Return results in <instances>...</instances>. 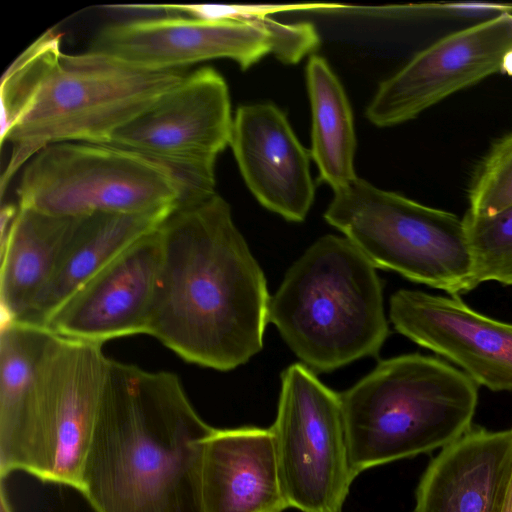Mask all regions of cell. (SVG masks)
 <instances>
[{
	"mask_svg": "<svg viewBox=\"0 0 512 512\" xmlns=\"http://www.w3.org/2000/svg\"><path fill=\"white\" fill-rule=\"evenodd\" d=\"M162 256L146 334L188 363L230 371L263 347L264 273L218 194L177 203L159 225Z\"/></svg>",
	"mask_w": 512,
	"mask_h": 512,
	"instance_id": "6da1fadb",
	"label": "cell"
},
{
	"mask_svg": "<svg viewBox=\"0 0 512 512\" xmlns=\"http://www.w3.org/2000/svg\"><path fill=\"white\" fill-rule=\"evenodd\" d=\"M214 429L176 374L109 358L79 492L95 512H204L202 462Z\"/></svg>",
	"mask_w": 512,
	"mask_h": 512,
	"instance_id": "7a4b0ae2",
	"label": "cell"
},
{
	"mask_svg": "<svg viewBox=\"0 0 512 512\" xmlns=\"http://www.w3.org/2000/svg\"><path fill=\"white\" fill-rule=\"evenodd\" d=\"M268 322L313 372L375 357L389 335L376 267L346 237L318 238L285 273Z\"/></svg>",
	"mask_w": 512,
	"mask_h": 512,
	"instance_id": "3957f363",
	"label": "cell"
},
{
	"mask_svg": "<svg viewBox=\"0 0 512 512\" xmlns=\"http://www.w3.org/2000/svg\"><path fill=\"white\" fill-rule=\"evenodd\" d=\"M354 472L428 453L472 428L477 384L418 353L380 361L339 394Z\"/></svg>",
	"mask_w": 512,
	"mask_h": 512,
	"instance_id": "277c9868",
	"label": "cell"
},
{
	"mask_svg": "<svg viewBox=\"0 0 512 512\" xmlns=\"http://www.w3.org/2000/svg\"><path fill=\"white\" fill-rule=\"evenodd\" d=\"M182 69L150 70L88 51L61 58L38 94L1 139L12 144L1 194L14 173L48 145L105 144L118 128L183 81Z\"/></svg>",
	"mask_w": 512,
	"mask_h": 512,
	"instance_id": "5b68a950",
	"label": "cell"
},
{
	"mask_svg": "<svg viewBox=\"0 0 512 512\" xmlns=\"http://www.w3.org/2000/svg\"><path fill=\"white\" fill-rule=\"evenodd\" d=\"M325 220L376 267L452 296L476 287L462 219L359 177L333 191Z\"/></svg>",
	"mask_w": 512,
	"mask_h": 512,
	"instance_id": "8992f818",
	"label": "cell"
},
{
	"mask_svg": "<svg viewBox=\"0 0 512 512\" xmlns=\"http://www.w3.org/2000/svg\"><path fill=\"white\" fill-rule=\"evenodd\" d=\"M20 208L82 217L141 213L176 205L181 187L166 165L121 147L62 142L48 145L25 166Z\"/></svg>",
	"mask_w": 512,
	"mask_h": 512,
	"instance_id": "52a82bcc",
	"label": "cell"
},
{
	"mask_svg": "<svg viewBox=\"0 0 512 512\" xmlns=\"http://www.w3.org/2000/svg\"><path fill=\"white\" fill-rule=\"evenodd\" d=\"M289 508L341 512L352 482L339 394L302 363L281 374L277 416L270 427Z\"/></svg>",
	"mask_w": 512,
	"mask_h": 512,
	"instance_id": "ba28073f",
	"label": "cell"
},
{
	"mask_svg": "<svg viewBox=\"0 0 512 512\" xmlns=\"http://www.w3.org/2000/svg\"><path fill=\"white\" fill-rule=\"evenodd\" d=\"M233 119L227 84L213 68L186 75L149 109L113 132L107 145L128 149L171 169L178 203L215 192V161L230 144Z\"/></svg>",
	"mask_w": 512,
	"mask_h": 512,
	"instance_id": "9c48e42d",
	"label": "cell"
},
{
	"mask_svg": "<svg viewBox=\"0 0 512 512\" xmlns=\"http://www.w3.org/2000/svg\"><path fill=\"white\" fill-rule=\"evenodd\" d=\"M102 344L55 335L40 368L28 473L79 491L108 360Z\"/></svg>",
	"mask_w": 512,
	"mask_h": 512,
	"instance_id": "30bf717a",
	"label": "cell"
},
{
	"mask_svg": "<svg viewBox=\"0 0 512 512\" xmlns=\"http://www.w3.org/2000/svg\"><path fill=\"white\" fill-rule=\"evenodd\" d=\"M511 50V11L447 34L380 83L366 117L378 127L412 120L446 97L500 72Z\"/></svg>",
	"mask_w": 512,
	"mask_h": 512,
	"instance_id": "8fae6325",
	"label": "cell"
},
{
	"mask_svg": "<svg viewBox=\"0 0 512 512\" xmlns=\"http://www.w3.org/2000/svg\"><path fill=\"white\" fill-rule=\"evenodd\" d=\"M395 330L459 366L477 385L512 391V324L445 297L400 289L389 301Z\"/></svg>",
	"mask_w": 512,
	"mask_h": 512,
	"instance_id": "7c38bea8",
	"label": "cell"
},
{
	"mask_svg": "<svg viewBox=\"0 0 512 512\" xmlns=\"http://www.w3.org/2000/svg\"><path fill=\"white\" fill-rule=\"evenodd\" d=\"M89 51L150 70L217 58L232 59L245 70L272 53V39L250 21L166 16L107 25Z\"/></svg>",
	"mask_w": 512,
	"mask_h": 512,
	"instance_id": "4fadbf2b",
	"label": "cell"
},
{
	"mask_svg": "<svg viewBox=\"0 0 512 512\" xmlns=\"http://www.w3.org/2000/svg\"><path fill=\"white\" fill-rule=\"evenodd\" d=\"M161 256L158 226L80 286L43 327L62 338L102 345L146 334Z\"/></svg>",
	"mask_w": 512,
	"mask_h": 512,
	"instance_id": "5bb4252c",
	"label": "cell"
},
{
	"mask_svg": "<svg viewBox=\"0 0 512 512\" xmlns=\"http://www.w3.org/2000/svg\"><path fill=\"white\" fill-rule=\"evenodd\" d=\"M229 145L247 187L262 206L288 221L306 218L315 194L311 154L277 106H240Z\"/></svg>",
	"mask_w": 512,
	"mask_h": 512,
	"instance_id": "9a60e30c",
	"label": "cell"
},
{
	"mask_svg": "<svg viewBox=\"0 0 512 512\" xmlns=\"http://www.w3.org/2000/svg\"><path fill=\"white\" fill-rule=\"evenodd\" d=\"M511 470L512 429L472 427L429 462L413 512H499Z\"/></svg>",
	"mask_w": 512,
	"mask_h": 512,
	"instance_id": "2e32d148",
	"label": "cell"
},
{
	"mask_svg": "<svg viewBox=\"0 0 512 512\" xmlns=\"http://www.w3.org/2000/svg\"><path fill=\"white\" fill-rule=\"evenodd\" d=\"M204 512H284L271 428L214 429L202 462Z\"/></svg>",
	"mask_w": 512,
	"mask_h": 512,
	"instance_id": "e0dca14e",
	"label": "cell"
},
{
	"mask_svg": "<svg viewBox=\"0 0 512 512\" xmlns=\"http://www.w3.org/2000/svg\"><path fill=\"white\" fill-rule=\"evenodd\" d=\"M176 205L141 213H95L79 217L53 276L20 320L44 326L80 286L144 235L155 230Z\"/></svg>",
	"mask_w": 512,
	"mask_h": 512,
	"instance_id": "ac0fdd59",
	"label": "cell"
},
{
	"mask_svg": "<svg viewBox=\"0 0 512 512\" xmlns=\"http://www.w3.org/2000/svg\"><path fill=\"white\" fill-rule=\"evenodd\" d=\"M55 334L27 322L0 331V477L28 473L30 435L42 362Z\"/></svg>",
	"mask_w": 512,
	"mask_h": 512,
	"instance_id": "d6986e66",
	"label": "cell"
},
{
	"mask_svg": "<svg viewBox=\"0 0 512 512\" xmlns=\"http://www.w3.org/2000/svg\"><path fill=\"white\" fill-rule=\"evenodd\" d=\"M79 217L18 207L1 240L0 300L3 321H20L54 274Z\"/></svg>",
	"mask_w": 512,
	"mask_h": 512,
	"instance_id": "ffe728a7",
	"label": "cell"
},
{
	"mask_svg": "<svg viewBox=\"0 0 512 512\" xmlns=\"http://www.w3.org/2000/svg\"><path fill=\"white\" fill-rule=\"evenodd\" d=\"M311 105V157L319 178L333 191L357 178L354 169L356 135L344 88L327 60L311 55L306 66Z\"/></svg>",
	"mask_w": 512,
	"mask_h": 512,
	"instance_id": "44dd1931",
	"label": "cell"
},
{
	"mask_svg": "<svg viewBox=\"0 0 512 512\" xmlns=\"http://www.w3.org/2000/svg\"><path fill=\"white\" fill-rule=\"evenodd\" d=\"M61 34L48 30L24 50L1 80V139L32 103L57 66Z\"/></svg>",
	"mask_w": 512,
	"mask_h": 512,
	"instance_id": "7402d4cb",
	"label": "cell"
},
{
	"mask_svg": "<svg viewBox=\"0 0 512 512\" xmlns=\"http://www.w3.org/2000/svg\"><path fill=\"white\" fill-rule=\"evenodd\" d=\"M462 222L476 286L512 285V207L489 216L467 211Z\"/></svg>",
	"mask_w": 512,
	"mask_h": 512,
	"instance_id": "603a6c76",
	"label": "cell"
},
{
	"mask_svg": "<svg viewBox=\"0 0 512 512\" xmlns=\"http://www.w3.org/2000/svg\"><path fill=\"white\" fill-rule=\"evenodd\" d=\"M468 212L494 215L512 207V133L499 139L474 172Z\"/></svg>",
	"mask_w": 512,
	"mask_h": 512,
	"instance_id": "cb8c5ba5",
	"label": "cell"
},
{
	"mask_svg": "<svg viewBox=\"0 0 512 512\" xmlns=\"http://www.w3.org/2000/svg\"><path fill=\"white\" fill-rule=\"evenodd\" d=\"M499 512H512V470L506 486Z\"/></svg>",
	"mask_w": 512,
	"mask_h": 512,
	"instance_id": "d4e9b609",
	"label": "cell"
},
{
	"mask_svg": "<svg viewBox=\"0 0 512 512\" xmlns=\"http://www.w3.org/2000/svg\"><path fill=\"white\" fill-rule=\"evenodd\" d=\"M0 512H12L10 503H9L6 493H5L3 480H1V487H0Z\"/></svg>",
	"mask_w": 512,
	"mask_h": 512,
	"instance_id": "484cf974",
	"label": "cell"
},
{
	"mask_svg": "<svg viewBox=\"0 0 512 512\" xmlns=\"http://www.w3.org/2000/svg\"><path fill=\"white\" fill-rule=\"evenodd\" d=\"M500 72L512 76V50L504 56Z\"/></svg>",
	"mask_w": 512,
	"mask_h": 512,
	"instance_id": "4316f807",
	"label": "cell"
}]
</instances>
